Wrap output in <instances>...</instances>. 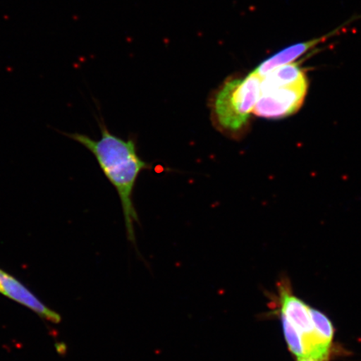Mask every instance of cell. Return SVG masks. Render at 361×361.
<instances>
[{"label": "cell", "mask_w": 361, "mask_h": 361, "mask_svg": "<svg viewBox=\"0 0 361 361\" xmlns=\"http://www.w3.org/2000/svg\"><path fill=\"white\" fill-rule=\"evenodd\" d=\"M0 293L33 310L48 322H61V315L45 306L24 284L0 269Z\"/></svg>", "instance_id": "277c9868"}, {"label": "cell", "mask_w": 361, "mask_h": 361, "mask_svg": "<svg viewBox=\"0 0 361 361\" xmlns=\"http://www.w3.org/2000/svg\"><path fill=\"white\" fill-rule=\"evenodd\" d=\"M308 90V80L261 92L254 114L262 118L279 120L299 111Z\"/></svg>", "instance_id": "3957f363"}, {"label": "cell", "mask_w": 361, "mask_h": 361, "mask_svg": "<svg viewBox=\"0 0 361 361\" xmlns=\"http://www.w3.org/2000/svg\"><path fill=\"white\" fill-rule=\"evenodd\" d=\"M322 38L316 39L308 42L293 44L292 47L284 49L283 51L275 54V55L268 58L267 60L262 62L255 72L263 79L264 76L269 74L274 69H276V68L290 64V63L297 60L298 58L303 56L309 49L322 42Z\"/></svg>", "instance_id": "5b68a950"}, {"label": "cell", "mask_w": 361, "mask_h": 361, "mask_svg": "<svg viewBox=\"0 0 361 361\" xmlns=\"http://www.w3.org/2000/svg\"><path fill=\"white\" fill-rule=\"evenodd\" d=\"M101 128L102 137L99 140L80 133L66 135L92 153L103 173L116 189L123 206L128 238L135 243L134 226L139 223V219L133 204V194L139 175L148 166L139 157L133 140L116 137L105 126L102 125Z\"/></svg>", "instance_id": "6da1fadb"}, {"label": "cell", "mask_w": 361, "mask_h": 361, "mask_svg": "<svg viewBox=\"0 0 361 361\" xmlns=\"http://www.w3.org/2000/svg\"><path fill=\"white\" fill-rule=\"evenodd\" d=\"M297 361H324V360H315V359H312V358H304V359L297 360Z\"/></svg>", "instance_id": "9c48e42d"}, {"label": "cell", "mask_w": 361, "mask_h": 361, "mask_svg": "<svg viewBox=\"0 0 361 361\" xmlns=\"http://www.w3.org/2000/svg\"><path fill=\"white\" fill-rule=\"evenodd\" d=\"M262 78L252 72L245 78L226 81L216 93L213 115L224 132L238 134L247 128L261 93Z\"/></svg>", "instance_id": "7a4b0ae2"}, {"label": "cell", "mask_w": 361, "mask_h": 361, "mask_svg": "<svg viewBox=\"0 0 361 361\" xmlns=\"http://www.w3.org/2000/svg\"><path fill=\"white\" fill-rule=\"evenodd\" d=\"M310 314L312 318L314 332L324 344L332 345L334 337H335V328L331 320L326 314L319 310L310 307Z\"/></svg>", "instance_id": "ba28073f"}, {"label": "cell", "mask_w": 361, "mask_h": 361, "mask_svg": "<svg viewBox=\"0 0 361 361\" xmlns=\"http://www.w3.org/2000/svg\"><path fill=\"white\" fill-rule=\"evenodd\" d=\"M281 318L284 338L287 343L288 348L297 360L305 358V348L303 338L299 331L293 326V324L281 314L276 313Z\"/></svg>", "instance_id": "52a82bcc"}, {"label": "cell", "mask_w": 361, "mask_h": 361, "mask_svg": "<svg viewBox=\"0 0 361 361\" xmlns=\"http://www.w3.org/2000/svg\"><path fill=\"white\" fill-rule=\"evenodd\" d=\"M305 80L307 78L303 70L295 63H290V64L276 68L264 76L262 79L261 92L283 87V85L295 84Z\"/></svg>", "instance_id": "8992f818"}]
</instances>
